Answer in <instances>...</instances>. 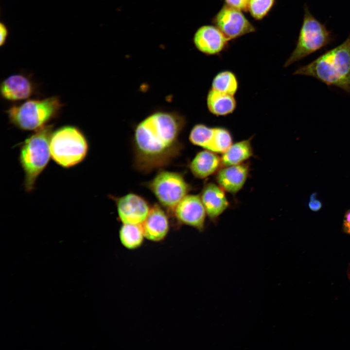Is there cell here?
Wrapping results in <instances>:
<instances>
[{
    "label": "cell",
    "instance_id": "cell-13",
    "mask_svg": "<svg viewBox=\"0 0 350 350\" xmlns=\"http://www.w3.org/2000/svg\"><path fill=\"white\" fill-rule=\"evenodd\" d=\"M141 226L144 237L154 242L163 240L169 229L167 216L158 205L150 208L147 217Z\"/></svg>",
    "mask_w": 350,
    "mask_h": 350
},
{
    "label": "cell",
    "instance_id": "cell-27",
    "mask_svg": "<svg viewBox=\"0 0 350 350\" xmlns=\"http://www.w3.org/2000/svg\"><path fill=\"white\" fill-rule=\"evenodd\" d=\"M342 228L345 233L350 235V210H347L344 215Z\"/></svg>",
    "mask_w": 350,
    "mask_h": 350
},
{
    "label": "cell",
    "instance_id": "cell-23",
    "mask_svg": "<svg viewBox=\"0 0 350 350\" xmlns=\"http://www.w3.org/2000/svg\"><path fill=\"white\" fill-rule=\"evenodd\" d=\"M276 0H250L248 11L256 20H261L265 18L274 6Z\"/></svg>",
    "mask_w": 350,
    "mask_h": 350
},
{
    "label": "cell",
    "instance_id": "cell-2",
    "mask_svg": "<svg viewBox=\"0 0 350 350\" xmlns=\"http://www.w3.org/2000/svg\"><path fill=\"white\" fill-rule=\"evenodd\" d=\"M294 74L314 77L350 93V35L339 46L298 68Z\"/></svg>",
    "mask_w": 350,
    "mask_h": 350
},
{
    "label": "cell",
    "instance_id": "cell-14",
    "mask_svg": "<svg viewBox=\"0 0 350 350\" xmlns=\"http://www.w3.org/2000/svg\"><path fill=\"white\" fill-rule=\"evenodd\" d=\"M248 174V166L245 164L225 166L218 173L216 179L225 191L236 193L244 186Z\"/></svg>",
    "mask_w": 350,
    "mask_h": 350
},
{
    "label": "cell",
    "instance_id": "cell-28",
    "mask_svg": "<svg viewBox=\"0 0 350 350\" xmlns=\"http://www.w3.org/2000/svg\"><path fill=\"white\" fill-rule=\"evenodd\" d=\"M346 273H347V275L348 280L350 283V263H349L348 265Z\"/></svg>",
    "mask_w": 350,
    "mask_h": 350
},
{
    "label": "cell",
    "instance_id": "cell-11",
    "mask_svg": "<svg viewBox=\"0 0 350 350\" xmlns=\"http://www.w3.org/2000/svg\"><path fill=\"white\" fill-rule=\"evenodd\" d=\"M176 219L182 224L201 230L204 227L206 211L200 196L186 195L174 210Z\"/></svg>",
    "mask_w": 350,
    "mask_h": 350
},
{
    "label": "cell",
    "instance_id": "cell-10",
    "mask_svg": "<svg viewBox=\"0 0 350 350\" xmlns=\"http://www.w3.org/2000/svg\"><path fill=\"white\" fill-rule=\"evenodd\" d=\"M115 202L119 217L123 224L141 225L150 210L147 202L134 193L116 198Z\"/></svg>",
    "mask_w": 350,
    "mask_h": 350
},
{
    "label": "cell",
    "instance_id": "cell-15",
    "mask_svg": "<svg viewBox=\"0 0 350 350\" xmlns=\"http://www.w3.org/2000/svg\"><path fill=\"white\" fill-rule=\"evenodd\" d=\"M200 197L207 214L211 219L217 218L228 207L223 190L212 183L206 185Z\"/></svg>",
    "mask_w": 350,
    "mask_h": 350
},
{
    "label": "cell",
    "instance_id": "cell-6",
    "mask_svg": "<svg viewBox=\"0 0 350 350\" xmlns=\"http://www.w3.org/2000/svg\"><path fill=\"white\" fill-rule=\"evenodd\" d=\"M303 22L296 47L284 65L287 67L329 45L331 32L304 6Z\"/></svg>",
    "mask_w": 350,
    "mask_h": 350
},
{
    "label": "cell",
    "instance_id": "cell-19",
    "mask_svg": "<svg viewBox=\"0 0 350 350\" xmlns=\"http://www.w3.org/2000/svg\"><path fill=\"white\" fill-rule=\"evenodd\" d=\"M122 244L128 249H135L142 244L144 237L141 225L123 224L119 231Z\"/></svg>",
    "mask_w": 350,
    "mask_h": 350
},
{
    "label": "cell",
    "instance_id": "cell-26",
    "mask_svg": "<svg viewBox=\"0 0 350 350\" xmlns=\"http://www.w3.org/2000/svg\"><path fill=\"white\" fill-rule=\"evenodd\" d=\"M9 35L8 28L4 22H0V46L2 47L6 43Z\"/></svg>",
    "mask_w": 350,
    "mask_h": 350
},
{
    "label": "cell",
    "instance_id": "cell-5",
    "mask_svg": "<svg viewBox=\"0 0 350 350\" xmlns=\"http://www.w3.org/2000/svg\"><path fill=\"white\" fill-rule=\"evenodd\" d=\"M88 149L86 137L75 126H63L52 133L50 140L51 158L63 168H71L82 162Z\"/></svg>",
    "mask_w": 350,
    "mask_h": 350
},
{
    "label": "cell",
    "instance_id": "cell-8",
    "mask_svg": "<svg viewBox=\"0 0 350 350\" xmlns=\"http://www.w3.org/2000/svg\"><path fill=\"white\" fill-rule=\"evenodd\" d=\"M211 22L229 40L256 31L243 12L224 4L211 18Z\"/></svg>",
    "mask_w": 350,
    "mask_h": 350
},
{
    "label": "cell",
    "instance_id": "cell-20",
    "mask_svg": "<svg viewBox=\"0 0 350 350\" xmlns=\"http://www.w3.org/2000/svg\"><path fill=\"white\" fill-rule=\"evenodd\" d=\"M238 88L237 77L230 70H224L217 73L211 83V89L232 95H234Z\"/></svg>",
    "mask_w": 350,
    "mask_h": 350
},
{
    "label": "cell",
    "instance_id": "cell-21",
    "mask_svg": "<svg viewBox=\"0 0 350 350\" xmlns=\"http://www.w3.org/2000/svg\"><path fill=\"white\" fill-rule=\"evenodd\" d=\"M232 136L230 131L222 127H213V136L206 150L215 153H224L232 144Z\"/></svg>",
    "mask_w": 350,
    "mask_h": 350
},
{
    "label": "cell",
    "instance_id": "cell-17",
    "mask_svg": "<svg viewBox=\"0 0 350 350\" xmlns=\"http://www.w3.org/2000/svg\"><path fill=\"white\" fill-rule=\"evenodd\" d=\"M209 111L216 116H225L232 113L236 107L234 95L210 89L207 96Z\"/></svg>",
    "mask_w": 350,
    "mask_h": 350
},
{
    "label": "cell",
    "instance_id": "cell-24",
    "mask_svg": "<svg viewBox=\"0 0 350 350\" xmlns=\"http://www.w3.org/2000/svg\"><path fill=\"white\" fill-rule=\"evenodd\" d=\"M225 4L238 9L242 12H247L250 0H223Z\"/></svg>",
    "mask_w": 350,
    "mask_h": 350
},
{
    "label": "cell",
    "instance_id": "cell-1",
    "mask_svg": "<svg viewBox=\"0 0 350 350\" xmlns=\"http://www.w3.org/2000/svg\"><path fill=\"white\" fill-rule=\"evenodd\" d=\"M185 118L175 111H156L136 126L133 138L135 166L149 172L163 167L177 156Z\"/></svg>",
    "mask_w": 350,
    "mask_h": 350
},
{
    "label": "cell",
    "instance_id": "cell-12",
    "mask_svg": "<svg viewBox=\"0 0 350 350\" xmlns=\"http://www.w3.org/2000/svg\"><path fill=\"white\" fill-rule=\"evenodd\" d=\"M35 84L31 78L21 73L8 76L2 81L0 86L2 98L11 102L28 99L35 94Z\"/></svg>",
    "mask_w": 350,
    "mask_h": 350
},
{
    "label": "cell",
    "instance_id": "cell-4",
    "mask_svg": "<svg viewBox=\"0 0 350 350\" xmlns=\"http://www.w3.org/2000/svg\"><path fill=\"white\" fill-rule=\"evenodd\" d=\"M63 105L57 96L30 99L6 111L10 122L18 128L35 131L56 117Z\"/></svg>",
    "mask_w": 350,
    "mask_h": 350
},
{
    "label": "cell",
    "instance_id": "cell-22",
    "mask_svg": "<svg viewBox=\"0 0 350 350\" xmlns=\"http://www.w3.org/2000/svg\"><path fill=\"white\" fill-rule=\"evenodd\" d=\"M213 134V127L204 124L194 125L191 129L189 139L193 145L207 149L210 143Z\"/></svg>",
    "mask_w": 350,
    "mask_h": 350
},
{
    "label": "cell",
    "instance_id": "cell-18",
    "mask_svg": "<svg viewBox=\"0 0 350 350\" xmlns=\"http://www.w3.org/2000/svg\"><path fill=\"white\" fill-rule=\"evenodd\" d=\"M253 155L251 139L243 140L232 144L223 154L221 164L228 166L240 164Z\"/></svg>",
    "mask_w": 350,
    "mask_h": 350
},
{
    "label": "cell",
    "instance_id": "cell-9",
    "mask_svg": "<svg viewBox=\"0 0 350 350\" xmlns=\"http://www.w3.org/2000/svg\"><path fill=\"white\" fill-rule=\"evenodd\" d=\"M192 40L199 52L208 55L221 53L228 47L229 41L214 25H204L198 28Z\"/></svg>",
    "mask_w": 350,
    "mask_h": 350
},
{
    "label": "cell",
    "instance_id": "cell-25",
    "mask_svg": "<svg viewBox=\"0 0 350 350\" xmlns=\"http://www.w3.org/2000/svg\"><path fill=\"white\" fill-rule=\"evenodd\" d=\"M308 207L313 211H319L322 207V202L317 198L316 193L314 192L310 196Z\"/></svg>",
    "mask_w": 350,
    "mask_h": 350
},
{
    "label": "cell",
    "instance_id": "cell-3",
    "mask_svg": "<svg viewBox=\"0 0 350 350\" xmlns=\"http://www.w3.org/2000/svg\"><path fill=\"white\" fill-rule=\"evenodd\" d=\"M53 125L47 124L27 138L20 144L18 160L24 173L26 192L35 190L36 180L50 160V140Z\"/></svg>",
    "mask_w": 350,
    "mask_h": 350
},
{
    "label": "cell",
    "instance_id": "cell-7",
    "mask_svg": "<svg viewBox=\"0 0 350 350\" xmlns=\"http://www.w3.org/2000/svg\"><path fill=\"white\" fill-rule=\"evenodd\" d=\"M148 187L163 206L172 210L190 190L181 174L166 171L159 172Z\"/></svg>",
    "mask_w": 350,
    "mask_h": 350
},
{
    "label": "cell",
    "instance_id": "cell-16",
    "mask_svg": "<svg viewBox=\"0 0 350 350\" xmlns=\"http://www.w3.org/2000/svg\"><path fill=\"white\" fill-rule=\"evenodd\" d=\"M221 164V158L215 153L206 149L195 155L190 168L194 176L203 179L214 174Z\"/></svg>",
    "mask_w": 350,
    "mask_h": 350
}]
</instances>
